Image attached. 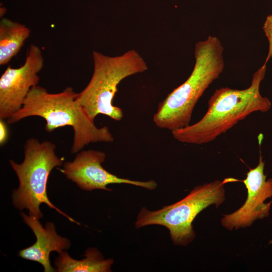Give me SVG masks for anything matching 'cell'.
<instances>
[{
	"label": "cell",
	"mask_w": 272,
	"mask_h": 272,
	"mask_svg": "<svg viewBox=\"0 0 272 272\" xmlns=\"http://www.w3.org/2000/svg\"><path fill=\"white\" fill-rule=\"evenodd\" d=\"M266 69V65L263 64L256 71L250 86L246 89H217L209 100L208 110L203 116L194 124L172 131L173 138L185 144H207L252 113L268 111L271 102L267 97L262 96L259 91Z\"/></svg>",
	"instance_id": "6da1fadb"
},
{
	"label": "cell",
	"mask_w": 272,
	"mask_h": 272,
	"mask_svg": "<svg viewBox=\"0 0 272 272\" xmlns=\"http://www.w3.org/2000/svg\"><path fill=\"white\" fill-rule=\"evenodd\" d=\"M78 93L71 87L57 93H50L39 85L33 87L22 108L7 120L14 124L30 116L46 121L45 130L51 132L65 126H72L74 138L71 153H77L90 143L112 142L113 137L107 126L98 127L77 101Z\"/></svg>",
	"instance_id": "7a4b0ae2"
},
{
	"label": "cell",
	"mask_w": 272,
	"mask_h": 272,
	"mask_svg": "<svg viewBox=\"0 0 272 272\" xmlns=\"http://www.w3.org/2000/svg\"><path fill=\"white\" fill-rule=\"evenodd\" d=\"M224 47L218 38L210 36L195 46V64L188 79L159 104L153 121L171 132L189 125L193 109L209 86L224 67Z\"/></svg>",
	"instance_id": "3957f363"
},
{
	"label": "cell",
	"mask_w": 272,
	"mask_h": 272,
	"mask_svg": "<svg viewBox=\"0 0 272 272\" xmlns=\"http://www.w3.org/2000/svg\"><path fill=\"white\" fill-rule=\"evenodd\" d=\"M92 56V77L86 87L78 93L76 99L93 121L99 114L120 121L123 116L122 110L113 104L117 86L125 78L146 71L148 65L135 50L115 56L94 51Z\"/></svg>",
	"instance_id": "277c9868"
},
{
	"label": "cell",
	"mask_w": 272,
	"mask_h": 272,
	"mask_svg": "<svg viewBox=\"0 0 272 272\" xmlns=\"http://www.w3.org/2000/svg\"><path fill=\"white\" fill-rule=\"evenodd\" d=\"M55 149V145L51 142H40L32 138L27 140L25 143L23 161L18 164L10 160V164L19 180L18 188L13 192V203L19 210H27L29 215L38 219L43 217L40 206L45 203L70 221L80 225L52 203L47 196L48 176L53 168L63 165L64 160L63 157L56 155Z\"/></svg>",
	"instance_id": "5b68a950"
},
{
	"label": "cell",
	"mask_w": 272,
	"mask_h": 272,
	"mask_svg": "<svg viewBox=\"0 0 272 272\" xmlns=\"http://www.w3.org/2000/svg\"><path fill=\"white\" fill-rule=\"evenodd\" d=\"M226 183L224 179L197 185L180 200L158 210L151 211L143 207L135 227L139 229L153 225L164 226L169 230L175 245L187 246L195 237L192 222L197 215L212 205L217 208L225 201Z\"/></svg>",
	"instance_id": "8992f818"
},
{
	"label": "cell",
	"mask_w": 272,
	"mask_h": 272,
	"mask_svg": "<svg viewBox=\"0 0 272 272\" xmlns=\"http://www.w3.org/2000/svg\"><path fill=\"white\" fill-rule=\"evenodd\" d=\"M43 65L41 50L32 44L22 65L7 67L0 78V119H8L22 108L31 89L38 85Z\"/></svg>",
	"instance_id": "52a82bcc"
},
{
	"label": "cell",
	"mask_w": 272,
	"mask_h": 272,
	"mask_svg": "<svg viewBox=\"0 0 272 272\" xmlns=\"http://www.w3.org/2000/svg\"><path fill=\"white\" fill-rule=\"evenodd\" d=\"M106 157L105 153L102 151L81 150L72 161L64 162L62 168L58 169L81 189L87 191H111L107 186L111 184H128L150 190L157 188V183L155 180H133L119 177L108 172L102 166Z\"/></svg>",
	"instance_id": "ba28073f"
},
{
	"label": "cell",
	"mask_w": 272,
	"mask_h": 272,
	"mask_svg": "<svg viewBox=\"0 0 272 272\" xmlns=\"http://www.w3.org/2000/svg\"><path fill=\"white\" fill-rule=\"evenodd\" d=\"M265 162L260 153L258 165L250 169L246 177L242 180L230 178V182H243L247 190V198L237 210L229 214H223L221 219L222 226L229 231L251 226L255 221L263 219L269 215L271 203H265L272 197V178L266 180L264 173Z\"/></svg>",
	"instance_id": "9c48e42d"
},
{
	"label": "cell",
	"mask_w": 272,
	"mask_h": 272,
	"mask_svg": "<svg viewBox=\"0 0 272 272\" xmlns=\"http://www.w3.org/2000/svg\"><path fill=\"white\" fill-rule=\"evenodd\" d=\"M21 215L24 221L33 232L36 241L30 247L20 250L19 256L40 263L45 272L56 271L50 264V254L52 251L60 254L63 250L68 249L71 246L70 241L57 234L52 222H47L43 227L38 219L24 213Z\"/></svg>",
	"instance_id": "30bf717a"
},
{
	"label": "cell",
	"mask_w": 272,
	"mask_h": 272,
	"mask_svg": "<svg viewBox=\"0 0 272 272\" xmlns=\"http://www.w3.org/2000/svg\"><path fill=\"white\" fill-rule=\"evenodd\" d=\"M82 260L74 259L66 251H62L55 260L56 270L58 272H110L113 259H105L95 248L86 250Z\"/></svg>",
	"instance_id": "8fae6325"
},
{
	"label": "cell",
	"mask_w": 272,
	"mask_h": 272,
	"mask_svg": "<svg viewBox=\"0 0 272 272\" xmlns=\"http://www.w3.org/2000/svg\"><path fill=\"white\" fill-rule=\"evenodd\" d=\"M31 31L25 25L3 18L0 22V65L8 63L20 51Z\"/></svg>",
	"instance_id": "7c38bea8"
},
{
	"label": "cell",
	"mask_w": 272,
	"mask_h": 272,
	"mask_svg": "<svg viewBox=\"0 0 272 272\" xmlns=\"http://www.w3.org/2000/svg\"><path fill=\"white\" fill-rule=\"evenodd\" d=\"M262 29L269 43L268 52L263 64L266 65L268 61L272 57V14L266 17Z\"/></svg>",
	"instance_id": "4fadbf2b"
},
{
	"label": "cell",
	"mask_w": 272,
	"mask_h": 272,
	"mask_svg": "<svg viewBox=\"0 0 272 272\" xmlns=\"http://www.w3.org/2000/svg\"><path fill=\"white\" fill-rule=\"evenodd\" d=\"M8 129L6 123L3 119H0V144L4 145L8 138Z\"/></svg>",
	"instance_id": "5bb4252c"
},
{
	"label": "cell",
	"mask_w": 272,
	"mask_h": 272,
	"mask_svg": "<svg viewBox=\"0 0 272 272\" xmlns=\"http://www.w3.org/2000/svg\"><path fill=\"white\" fill-rule=\"evenodd\" d=\"M268 243H269V244L272 245V239L270 240L269 241Z\"/></svg>",
	"instance_id": "9a60e30c"
}]
</instances>
